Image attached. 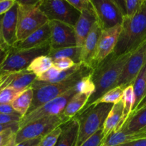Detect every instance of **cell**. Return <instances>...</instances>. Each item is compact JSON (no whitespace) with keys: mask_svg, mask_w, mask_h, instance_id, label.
<instances>
[{"mask_svg":"<svg viewBox=\"0 0 146 146\" xmlns=\"http://www.w3.org/2000/svg\"><path fill=\"white\" fill-rule=\"evenodd\" d=\"M37 76L32 73L28 72L27 70L17 73L15 78L13 79L9 86L19 91H24V90L30 88L33 83L35 81Z\"/></svg>","mask_w":146,"mask_h":146,"instance_id":"26","label":"cell"},{"mask_svg":"<svg viewBox=\"0 0 146 146\" xmlns=\"http://www.w3.org/2000/svg\"><path fill=\"white\" fill-rule=\"evenodd\" d=\"M69 120H70V118L61 114L60 115L44 117L33 121L18 130L16 135V143L19 144L29 140L42 138Z\"/></svg>","mask_w":146,"mask_h":146,"instance_id":"8","label":"cell"},{"mask_svg":"<svg viewBox=\"0 0 146 146\" xmlns=\"http://www.w3.org/2000/svg\"><path fill=\"white\" fill-rule=\"evenodd\" d=\"M61 71H60V69L56 68V67L53 65L51 68H49V69L47 70V71H45L44 74L37 76V78H36V81L50 84V83H51L52 81H54V80L58 76L59 74H60Z\"/></svg>","mask_w":146,"mask_h":146,"instance_id":"34","label":"cell"},{"mask_svg":"<svg viewBox=\"0 0 146 146\" xmlns=\"http://www.w3.org/2000/svg\"><path fill=\"white\" fill-rule=\"evenodd\" d=\"M38 7L49 21H58L72 27L81 14L66 0H40Z\"/></svg>","mask_w":146,"mask_h":146,"instance_id":"7","label":"cell"},{"mask_svg":"<svg viewBox=\"0 0 146 146\" xmlns=\"http://www.w3.org/2000/svg\"><path fill=\"white\" fill-rule=\"evenodd\" d=\"M14 0H0V16L4 15L13 7Z\"/></svg>","mask_w":146,"mask_h":146,"instance_id":"41","label":"cell"},{"mask_svg":"<svg viewBox=\"0 0 146 146\" xmlns=\"http://www.w3.org/2000/svg\"><path fill=\"white\" fill-rule=\"evenodd\" d=\"M146 64V42L133 51L125 64L117 80L116 87L124 89L126 86L133 84L139 72Z\"/></svg>","mask_w":146,"mask_h":146,"instance_id":"10","label":"cell"},{"mask_svg":"<svg viewBox=\"0 0 146 146\" xmlns=\"http://www.w3.org/2000/svg\"><path fill=\"white\" fill-rule=\"evenodd\" d=\"M53 65L60 69V71H65V70L70 69L72 68L76 64H74V61H72L71 59L67 58H62L56 59L53 61Z\"/></svg>","mask_w":146,"mask_h":146,"instance_id":"38","label":"cell"},{"mask_svg":"<svg viewBox=\"0 0 146 146\" xmlns=\"http://www.w3.org/2000/svg\"><path fill=\"white\" fill-rule=\"evenodd\" d=\"M123 88L120 87H115L114 88L105 93L101 98L93 103L92 105L98 104H111L114 105L121 101L123 98Z\"/></svg>","mask_w":146,"mask_h":146,"instance_id":"29","label":"cell"},{"mask_svg":"<svg viewBox=\"0 0 146 146\" xmlns=\"http://www.w3.org/2000/svg\"><path fill=\"white\" fill-rule=\"evenodd\" d=\"M143 0H125L126 15L125 17H133L140 9Z\"/></svg>","mask_w":146,"mask_h":146,"instance_id":"35","label":"cell"},{"mask_svg":"<svg viewBox=\"0 0 146 146\" xmlns=\"http://www.w3.org/2000/svg\"><path fill=\"white\" fill-rule=\"evenodd\" d=\"M2 16H0V46L5 44L4 43V41H3L2 35H1V19H2Z\"/></svg>","mask_w":146,"mask_h":146,"instance_id":"48","label":"cell"},{"mask_svg":"<svg viewBox=\"0 0 146 146\" xmlns=\"http://www.w3.org/2000/svg\"><path fill=\"white\" fill-rule=\"evenodd\" d=\"M113 106V104H94L74 117L79 123L76 146H80L97 131L102 128L104 121Z\"/></svg>","mask_w":146,"mask_h":146,"instance_id":"4","label":"cell"},{"mask_svg":"<svg viewBox=\"0 0 146 146\" xmlns=\"http://www.w3.org/2000/svg\"><path fill=\"white\" fill-rule=\"evenodd\" d=\"M21 119V116L16 115H7L0 113V125H10L19 123Z\"/></svg>","mask_w":146,"mask_h":146,"instance_id":"39","label":"cell"},{"mask_svg":"<svg viewBox=\"0 0 146 146\" xmlns=\"http://www.w3.org/2000/svg\"><path fill=\"white\" fill-rule=\"evenodd\" d=\"M121 31L122 24L102 30L97 44L95 55L92 63L91 67L93 70L107 56L113 54Z\"/></svg>","mask_w":146,"mask_h":146,"instance_id":"12","label":"cell"},{"mask_svg":"<svg viewBox=\"0 0 146 146\" xmlns=\"http://www.w3.org/2000/svg\"><path fill=\"white\" fill-rule=\"evenodd\" d=\"M50 28V49L76 46L74 27L58 21H49Z\"/></svg>","mask_w":146,"mask_h":146,"instance_id":"13","label":"cell"},{"mask_svg":"<svg viewBox=\"0 0 146 146\" xmlns=\"http://www.w3.org/2000/svg\"><path fill=\"white\" fill-rule=\"evenodd\" d=\"M102 31V29L98 22L97 21L94 23L82 46L81 56H80L81 64L90 66V68H92V63L95 55L97 44Z\"/></svg>","mask_w":146,"mask_h":146,"instance_id":"15","label":"cell"},{"mask_svg":"<svg viewBox=\"0 0 146 146\" xmlns=\"http://www.w3.org/2000/svg\"><path fill=\"white\" fill-rule=\"evenodd\" d=\"M146 132L132 134L127 132L124 127L116 132H112L102 140L100 146H119L134 140L145 138Z\"/></svg>","mask_w":146,"mask_h":146,"instance_id":"20","label":"cell"},{"mask_svg":"<svg viewBox=\"0 0 146 146\" xmlns=\"http://www.w3.org/2000/svg\"><path fill=\"white\" fill-rule=\"evenodd\" d=\"M18 10L19 4L16 1L10 10L2 16L1 35L4 43L9 47H12L17 42V31Z\"/></svg>","mask_w":146,"mask_h":146,"instance_id":"14","label":"cell"},{"mask_svg":"<svg viewBox=\"0 0 146 146\" xmlns=\"http://www.w3.org/2000/svg\"><path fill=\"white\" fill-rule=\"evenodd\" d=\"M50 44V28L49 23L27 36L25 39L17 41L11 48L17 50H25L37 48Z\"/></svg>","mask_w":146,"mask_h":146,"instance_id":"17","label":"cell"},{"mask_svg":"<svg viewBox=\"0 0 146 146\" xmlns=\"http://www.w3.org/2000/svg\"><path fill=\"white\" fill-rule=\"evenodd\" d=\"M122 101L123 104V117L122 123L124 125L125 123L127 121L130 117L133 111V105H134L135 97L133 84L128 85L123 89Z\"/></svg>","mask_w":146,"mask_h":146,"instance_id":"28","label":"cell"},{"mask_svg":"<svg viewBox=\"0 0 146 146\" xmlns=\"http://www.w3.org/2000/svg\"><path fill=\"white\" fill-rule=\"evenodd\" d=\"M40 138H36V139H32V140H29V141H24V142L21 143L17 144L16 146H35L40 142Z\"/></svg>","mask_w":146,"mask_h":146,"instance_id":"45","label":"cell"},{"mask_svg":"<svg viewBox=\"0 0 146 146\" xmlns=\"http://www.w3.org/2000/svg\"><path fill=\"white\" fill-rule=\"evenodd\" d=\"M61 134L54 146H76L78 137L79 123L75 118H72L60 125Z\"/></svg>","mask_w":146,"mask_h":146,"instance_id":"19","label":"cell"},{"mask_svg":"<svg viewBox=\"0 0 146 146\" xmlns=\"http://www.w3.org/2000/svg\"><path fill=\"white\" fill-rule=\"evenodd\" d=\"M77 93V90L74 86V88L69 90L62 95L46 103L29 113L26 114L25 116L23 117L19 123V128L40 118L48 116H54V115H60L62 114L69 101Z\"/></svg>","mask_w":146,"mask_h":146,"instance_id":"9","label":"cell"},{"mask_svg":"<svg viewBox=\"0 0 146 146\" xmlns=\"http://www.w3.org/2000/svg\"><path fill=\"white\" fill-rule=\"evenodd\" d=\"M146 108V96H145V98L142 100L141 102L139 104V105L137 106V108H135V111H133L132 113H133L136 112V111H139V110H140V109H143V108Z\"/></svg>","mask_w":146,"mask_h":146,"instance_id":"47","label":"cell"},{"mask_svg":"<svg viewBox=\"0 0 146 146\" xmlns=\"http://www.w3.org/2000/svg\"><path fill=\"white\" fill-rule=\"evenodd\" d=\"M75 9L80 13L93 8L90 0H67Z\"/></svg>","mask_w":146,"mask_h":146,"instance_id":"37","label":"cell"},{"mask_svg":"<svg viewBox=\"0 0 146 146\" xmlns=\"http://www.w3.org/2000/svg\"><path fill=\"white\" fill-rule=\"evenodd\" d=\"M50 45L25 50H17L10 47L7 58L0 66L1 74H11L26 70L31 61L37 57L48 55Z\"/></svg>","mask_w":146,"mask_h":146,"instance_id":"5","label":"cell"},{"mask_svg":"<svg viewBox=\"0 0 146 146\" xmlns=\"http://www.w3.org/2000/svg\"><path fill=\"white\" fill-rule=\"evenodd\" d=\"M17 74V73H14V74H1L0 75V91L4 88L9 86Z\"/></svg>","mask_w":146,"mask_h":146,"instance_id":"40","label":"cell"},{"mask_svg":"<svg viewBox=\"0 0 146 146\" xmlns=\"http://www.w3.org/2000/svg\"><path fill=\"white\" fill-rule=\"evenodd\" d=\"M146 42V0L133 17H124L122 31L113 54H131Z\"/></svg>","mask_w":146,"mask_h":146,"instance_id":"2","label":"cell"},{"mask_svg":"<svg viewBox=\"0 0 146 146\" xmlns=\"http://www.w3.org/2000/svg\"><path fill=\"white\" fill-rule=\"evenodd\" d=\"M0 113L7 114V115H20V116H21V115H19L14 109L11 104H0Z\"/></svg>","mask_w":146,"mask_h":146,"instance_id":"42","label":"cell"},{"mask_svg":"<svg viewBox=\"0 0 146 146\" xmlns=\"http://www.w3.org/2000/svg\"><path fill=\"white\" fill-rule=\"evenodd\" d=\"M102 29L123 24V16L113 0H90Z\"/></svg>","mask_w":146,"mask_h":146,"instance_id":"11","label":"cell"},{"mask_svg":"<svg viewBox=\"0 0 146 146\" xmlns=\"http://www.w3.org/2000/svg\"><path fill=\"white\" fill-rule=\"evenodd\" d=\"M123 127L132 134L146 132V108L130 114Z\"/></svg>","mask_w":146,"mask_h":146,"instance_id":"21","label":"cell"},{"mask_svg":"<svg viewBox=\"0 0 146 146\" xmlns=\"http://www.w3.org/2000/svg\"><path fill=\"white\" fill-rule=\"evenodd\" d=\"M21 93L9 86L5 87L0 91V104H11Z\"/></svg>","mask_w":146,"mask_h":146,"instance_id":"31","label":"cell"},{"mask_svg":"<svg viewBox=\"0 0 146 146\" xmlns=\"http://www.w3.org/2000/svg\"><path fill=\"white\" fill-rule=\"evenodd\" d=\"M104 139L102 133V128L97 131L91 137L86 140L80 146H100L102 141Z\"/></svg>","mask_w":146,"mask_h":146,"instance_id":"36","label":"cell"},{"mask_svg":"<svg viewBox=\"0 0 146 146\" xmlns=\"http://www.w3.org/2000/svg\"><path fill=\"white\" fill-rule=\"evenodd\" d=\"M9 48L10 47H9L6 44L0 46V66L7 58L9 51Z\"/></svg>","mask_w":146,"mask_h":146,"instance_id":"43","label":"cell"},{"mask_svg":"<svg viewBox=\"0 0 146 146\" xmlns=\"http://www.w3.org/2000/svg\"><path fill=\"white\" fill-rule=\"evenodd\" d=\"M119 146H146V138L134 140Z\"/></svg>","mask_w":146,"mask_h":146,"instance_id":"44","label":"cell"},{"mask_svg":"<svg viewBox=\"0 0 146 146\" xmlns=\"http://www.w3.org/2000/svg\"><path fill=\"white\" fill-rule=\"evenodd\" d=\"M131 54L120 56H115L111 54L94 68L92 74V79L95 86L94 92L90 97L85 106L77 115L87 109L105 93L116 87L123 66Z\"/></svg>","mask_w":146,"mask_h":146,"instance_id":"1","label":"cell"},{"mask_svg":"<svg viewBox=\"0 0 146 146\" xmlns=\"http://www.w3.org/2000/svg\"><path fill=\"white\" fill-rule=\"evenodd\" d=\"M33 97H34V90L31 87H30L21 92V94L11 104L14 109L19 115H21L22 118L25 116L30 108L32 103Z\"/></svg>","mask_w":146,"mask_h":146,"instance_id":"24","label":"cell"},{"mask_svg":"<svg viewBox=\"0 0 146 146\" xmlns=\"http://www.w3.org/2000/svg\"><path fill=\"white\" fill-rule=\"evenodd\" d=\"M145 138H146V133H145Z\"/></svg>","mask_w":146,"mask_h":146,"instance_id":"49","label":"cell"},{"mask_svg":"<svg viewBox=\"0 0 146 146\" xmlns=\"http://www.w3.org/2000/svg\"><path fill=\"white\" fill-rule=\"evenodd\" d=\"M123 117V104L121 101L114 104L109 112L102 127L104 138L112 132H116L121 129L123 126L122 123Z\"/></svg>","mask_w":146,"mask_h":146,"instance_id":"18","label":"cell"},{"mask_svg":"<svg viewBox=\"0 0 146 146\" xmlns=\"http://www.w3.org/2000/svg\"><path fill=\"white\" fill-rule=\"evenodd\" d=\"M90 97V96L85 94L77 93L69 101L63 111L62 115L70 119L75 117L85 106Z\"/></svg>","mask_w":146,"mask_h":146,"instance_id":"22","label":"cell"},{"mask_svg":"<svg viewBox=\"0 0 146 146\" xmlns=\"http://www.w3.org/2000/svg\"><path fill=\"white\" fill-rule=\"evenodd\" d=\"M38 3L39 1L35 5H23L18 3L17 41L25 39L49 21L46 16L39 9Z\"/></svg>","mask_w":146,"mask_h":146,"instance_id":"6","label":"cell"},{"mask_svg":"<svg viewBox=\"0 0 146 146\" xmlns=\"http://www.w3.org/2000/svg\"><path fill=\"white\" fill-rule=\"evenodd\" d=\"M10 128H19V123L10 124V125H0V133L3 132L7 129H10Z\"/></svg>","mask_w":146,"mask_h":146,"instance_id":"46","label":"cell"},{"mask_svg":"<svg viewBox=\"0 0 146 146\" xmlns=\"http://www.w3.org/2000/svg\"><path fill=\"white\" fill-rule=\"evenodd\" d=\"M133 87L135 101L132 113L135 110L139 104L146 96V64L133 82Z\"/></svg>","mask_w":146,"mask_h":146,"instance_id":"23","label":"cell"},{"mask_svg":"<svg viewBox=\"0 0 146 146\" xmlns=\"http://www.w3.org/2000/svg\"><path fill=\"white\" fill-rule=\"evenodd\" d=\"M82 48L77 46L67 47L60 49H50L48 55L52 58V61L59 58H67L74 61L75 64H80Z\"/></svg>","mask_w":146,"mask_h":146,"instance_id":"25","label":"cell"},{"mask_svg":"<svg viewBox=\"0 0 146 146\" xmlns=\"http://www.w3.org/2000/svg\"><path fill=\"white\" fill-rule=\"evenodd\" d=\"M61 132L62 129L60 126L57 127L51 132L42 137L40 142L35 146H54L61 134Z\"/></svg>","mask_w":146,"mask_h":146,"instance_id":"32","label":"cell"},{"mask_svg":"<svg viewBox=\"0 0 146 146\" xmlns=\"http://www.w3.org/2000/svg\"><path fill=\"white\" fill-rule=\"evenodd\" d=\"M93 71L94 70L90 66L81 64L80 68L76 72L67 79L60 82L47 84L35 80L31 86L34 90V97L27 113L73 88L82 78L92 75Z\"/></svg>","mask_w":146,"mask_h":146,"instance_id":"3","label":"cell"},{"mask_svg":"<svg viewBox=\"0 0 146 146\" xmlns=\"http://www.w3.org/2000/svg\"><path fill=\"white\" fill-rule=\"evenodd\" d=\"M97 21V17L94 8L81 12L78 20L74 27L76 46L82 48L86 37L90 33L94 23Z\"/></svg>","mask_w":146,"mask_h":146,"instance_id":"16","label":"cell"},{"mask_svg":"<svg viewBox=\"0 0 146 146\" xmlns=\"http://www.w3.org/2000/svg\"><path fill=\"white\" fill-rule=\"evenodd\" d=\"M52 66L53 61L52 58L47 55H42L34 58L26 70L28 72L35 74L37 77L44 74Z\"/></svg>","mask_w":146,"mask_h":146,"instance_id":"27","label":"cell"},{"mask_svg":"<svg viewBox=\"0 0 146 146\" xmlns=\"http://www.w3.org/2000/svg\"><path fill=\"white\" fill-rule=\"evenodd\" d=\"M77 93L85 94L91 96L94 92L95 86L92 79V75L87 76L82 78L75 86Z\"/></svg>","mask_w":146,"mask_h":146,"instance_id":"30","label":"cell"},{"mask_svg":"<svg viewBox=\"0 0 146 146\" xmlns=\"http://www.w3.org/2000/svg\"><path fill=\"white\" fill-rule=\"evenodd\" d=\"M19 128H10L0 133V146H16V135Z\"/></svg>","mask_w":146,"mask_h":146,"instance_id":"33","label":"cell"}]
</instances>
